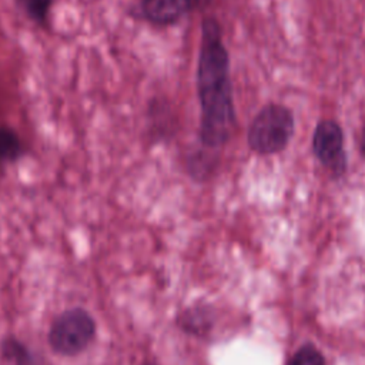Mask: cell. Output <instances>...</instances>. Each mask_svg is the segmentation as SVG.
Returning a JSON list of instances; mask_svg holds the SVG:
<instances>
[{"label": "cell", "instance_id": "obj_12", "mask_svg": "<svg viewBox=\"0 0 365 365\" xmlns=\"http://www.w3.org/2000/svg\"><path fill=\"white\" fill-rule=\"evenodd\" d=\"M361 148H362V153L365 155V128L362 131V137H361Z\"/></svg>", "mask_w": 365, "mask_h": 365}, {"label": "cell", "instance_id": "obj_5", "mask_svg": "<svg viewBox=\"0 0 365 365\" xmlns=\"http://www.w3.org/2000/svg\"><path fill=\"white\" fill-rule=\"evenodd\" d=\"M144 17L157 24L168 26L175 23L187 10L184 0H141Z\"/></svg>", "mask_w": 365, "mask_h": 365}, {"label": "cell", "instance_id": "obj_11", "mask_svg": "<svg viewBox=\"0 0 365 365\" xmlns=\"http://www.w3.org/2000/svg\"><path fill=\"white\" fill-rule=\"evenodd\" d=\"M211 0H184L187 10H200L204 9Z\"/></svg>", "mask_w": 365, "mask_h": 365}, {"label": "cell", "instance_id": "obj_3", "mask_svg": "<svg viewBox=\"0 0 365 365\" xmlns=\"http://www.w3.org/2000/svg\"><path fill=\"white\" fill-rule=\"evenodd\" d=\"M96 335V322L83 308L63 311L51 324L47 339L51 349L64 356L83 352Z\"/></svg>", "mask_w": 365, "mask_h": 365}, {"label": "cell", "instance_id": "obj_4", "mask_svg": "<svg viewBox=\"0 0 365 365\" xmlns=\"http://www.w3.org/2000/svg\"><path fill=\"white\" fill-rule=\"evenodd\" d=\"M312 150L315 157L332 171L334 175H341L345 171L344 135L338 123L322 120L318 123L312 137Z\"/></svg>", "mask_w": 365, "mask_h": 365}, {"label": "cell", "instance_id": "obj_2", "mask_svg": "<svg viewBox=\"0 0 365 365\" xmlns=\"http://www.w3.org/2000/svg\"><path fill=\"white\" fill-rule=\"evenodd\" d=\"M294 115L281 104H268L259 110L248 128V144L258 154L282 151L294 134Z\"/></svg>", "mask_w": 365, "mask_h": 365}, {"label": "cell", "instance_id": "obj_13", "mask_svg": "<svg viewBox=\"0 0 365 365\" xmlns=\"http://www.w3.org/2000/svg\"><path fill=\"white\" fill-rule=\"evenodd\" d=\"M147 365H150V364H147Z\"/></svg>", "mask_w": 365, "mask_h": 365}, {"label": "cell", "instance_id": "obj_10", "mask_svg": "<svg viewBox=\"0 0 365 365\" xmlns=\"http://www.w3.org/2000/svg\"><path fill=\"white\" fill-rule=\"evenodd\" d=\"M23 10L36 20L37 23H43L48 14L51 0H17Z\"/></svg>", "mask_w": 365, "mask_h": 365}, {"label": "cell", "instance_id": "obj_1", "mask_svg": "<svg viewBox=\"0 0 365 365\" xmlns=\"http://www.w3.org/2000/svg\"><path fill=\"white\" fill-rule=\"evenodd\" d=\"M228 73L230 60L221 40V27L215 19H204L197 64V91L201 106L200 137L210 148L222 145L230 138L234 125Z\"/></svg>", "mask_w": 365, "mask_h": 365}, {"label": "cell", "instance_id": "obj_6", "mask_svg": "<svg viewBox=\"0 0 365 365\" xmlns=\"http://www.w3.org/2000/svg\"><path fill=\"white\" fill-rule=\"evenodd\" d=\"M1 354L4 359L13 365H37L29 348L16 338H7L3 341Z\"/></svg>", "mask_w": 365, "mask_h": 365}, {"label": "cell", "instance_id": "obj_7", "mask_svg": "<svg viewBox=\"0 0 365 365\" xmlns=\"http://www.w3.org/2000/svg\"><path fill=\"white\" fill-rule=\"evenodd\" d=\"M180 324L185 329V332L201 335L207 332V329H210L211 317L205 308H192L184 312Z\"/></svg>", "mask_w": 365, "mask_h": 365}, {"label": "cell", "instance_id": "obj_9", "mask_svg": "<svg viewBox=\"0 0 365 365\" xmlns=\"http://www.w3.org/2000/svg\"><path fill=\"white\" fill-rule=\"evenodd\" d=\"M20 151L21 144L17 134L10 128H0V161H13Z\"/></svg>", "mask_w": 365, "mask_h": 365}, {"label": "cell", "instance_id": "obj_8", "mask_svg": "<svg viewBox=\"0 0 365 365\" xmlns=\"http://www.w3.org/2000/svg\"><path fill=\"white\" fill-rule=\"evenodd\" d=\"M288 365H327L322 352L311 342L301 345L288 361Z\"/></svg>", "mask_w": 365, "mask_h": 365}]
</instances>
